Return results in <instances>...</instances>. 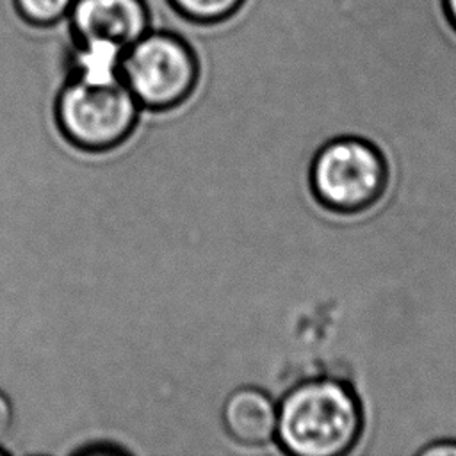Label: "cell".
<instances>
[{
  "instance_id": "cell-7",
  "label": "cell",
  "mask_w": 456,
  "mask_h": 456,
  "mask_svg": "<svg viewBox=\"0 0 456 456\" xmlns=\"http://www.w3.org/2000/svg\"><path fill=\"white\" fill-rule=\"evenodd\" d=\"M75 0H14L18 14L37 27H50L68 18Z\"/></svg>"
},
{
  "instance_id": "cell-11",
  "label": "cell",
  "mask_w": 456,
  "mask_h": 456,
  "mask_svg": "<svg viewBox=\"0 0 456 456\" xmlns=\"http://www.w3.org/2000/svg\"><path fill=\"white\" fill-rule=\"evenodd\" d=\"M442 4L445 9V14H447V20L451 21L452 28L456 30V0H442Z\"/></svg>"
},
{
  "instance_id": "cell-5",
  "label": "cell",
  "mask_w": 456,
  "mask_h": 456,
  "mask_svg": "<svg viewBox=\"0 0 456 456\" xmlns=\"http://www.w3.org/2000/svg\"><path fill=\"white\" fill-rule=\"evenodd\" d=\"M71 39L126 48L151 28L144 0H75L68 14Z\"/></svg>"
},
{
  "instance_id": "cell-2",
  "label": "cell",
  "mask_w": 456,
  "mask_h": 456,
  "mask_svg": "<svg viewBox=\"0 0 456 456\" xmlns=\"http://www.w3.org/2000/svg\"><path fill=\"white\" fill-rule=\"evenodd\" d=\"M390 167L381 148L367 137L328 139L308 166V189L324 210L351 217L374 208L387 194Z\"/></svg>"
},
{
  "instance_id": "cell-9",
  "label": "cell",
  "mask_w": 456,
  "mask_h": 456,
  "mask_svg": "<svg viewBox=\"0 0 456 456\" xmlns=\"http://www.w3.org/2000/svg\"><path fill=\"white\" fill-rule=\"evenodd\" d=\"M12 420H14V411L9 397L0 392V445L5 442L12 429Z\"/></svg>"
},
{
  "instance_id": "cell-4",
  "label": "cell",
  "mask_w": 456,
  "mask_h": 456,
  "mask_svg": "<svg viewBox=\"0 0 456 456\" xmlns=\"http://www.w3.org/2000/svg\"><path fill=\"white\" fill-rule=\"evenodd\" d=\"M194 48L176 32L151 27L123 53L119 77L141 109L167 112L183 105L200 84Z\"/></svg>"
},
{
  "instance_id": "cell-8",
  "label": "cell",
  "mask_w": 456,
  "mask_h": 456,
  "mask_svg": "<svg viewBox=\"0 0 456 456\" xmlns=\"http://www.w3.org/2000/svg\"><path fill=\"white\" fill-rule=\"evenodd\" d=\"M169 4L187 20L212 23L233 14L242 0H169Z\"/></svg>"
},
{
  "instance_id": "cell-12",
  "label": "cell",
  "mask_w": 456,
  "mask_h": 456,
  "mask_svg": "<svg viewBox=\"0 0 456 456\" xmlns=\"http://www.w3.org/2000/svg\"><path fill=\"white\" fill-rule=\"evenodd\" d=\"M4 454H7V449L4 445H0V456H4Z\"/></svg>"
},
{
  "instance_id": "cell-10",
  "label": "cell",
  "mask_w": 456,
  "mask_h": 456,
  "mask_svg": "<svg viewBox=\"0 0 456 456\" xmlns=\"http://www.w3.org/2000/svg\"><path fill=\"white\" fill-rule=\"evenodd\" d=\"M419 454L424 456H456V440L454 438H440L419 449Z\"/></svg>"
},
{
  "instance_id": "cell-3",
  "label": "cell",
  "mask_w": 456,
  "mask_h": 456,
  "mask_svg": "<svg viewBox=\"0 0 456 456\" xmlns=\"http://www.w3.org/2000/svg\"><path fill=\"white\" fill-rule=\"evenodd\" d=\"M141 105L121 78L86 80L64 77L53 102L61 135L87 153L121 146L139 123Z\"/></svg>"
},
{
  "instance_id": "cell-1",
  "label": "cell",
  "mask_w": 456,
  "mask_h": 456,
  "mask_svg": "<svg viewBox=\"0 0 456 456\" xmlns=\"http://www.w3.org/2000/svg\"><path fill=\"white\" fill-rule=\"evenodd\" d=\"M363 404L337 376H312L292 385L278 403V445L294 456H342L363 435Z\"/></svg>"
},
{
  "instance_id": "cell-6",
  "label": "cell",
  "mask_w": 456,
  "mask_h": 456,
  "mask_svg": "<svg viewBox=\"0 0 456 456\" xmlns=\"http://www.w3.org/2000/svg\"><path fill=\"white\" fill-rule=\"evenodd\" d=\"M228 435L249 447L267 445L276 436L278 404L262 388L244 385L228 394L221 410Z\"/></svg>"
}]
</instances>
